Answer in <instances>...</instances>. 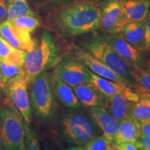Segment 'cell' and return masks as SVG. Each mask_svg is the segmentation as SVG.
Masks as SVG:
<instances>
[{
    "mask_svg": "<svg viewBox=\"0 0 150 150\" xmlns=\"http://www.w3.org/2000/svg\"><path fill=\"white\" fill-rule=\"evenodd\" d=\"M101 8L91 1L73 3L61 9L56 19V25L62 34L75 36L99 29Z\"/></svg>",
    "mask_w": 150,
    "mask_h": 150,
    "instance_id": "obj_1",
    "label": "cell"
},
{
    "mask_svg": "<svg viewBox=\"0 0 150 150\" xmlns=\"http://www.w3.org/2000/svg\"><path fill=\"white\" fill-rule=\"evenodd\" d=\"M60 61V52L53 37L47 31H42L39 42L26 55L24 69L28 84L37 75L55 67Z\"/></svg>",
    "mask_w": 150,
    "mask_h": 150,
    "instance_id": "obj_2",
    "label": "cell"
},
{
    "mask_svg": "<svg viewBox=\"0 0 150 150\" xmlns=\"http://www.w3.org/2000/svg\"><path fill=\"white\" fill-rule=\"evenodd\" d=\"M70 108L63 114L61 120L63 136L67 142L84 146L88 142L102 134V131L85 112Z\"/></svg>",
    "mask_w": 150,
    "mask_h": 150,
    "instance_id": "obj_3",
    "label": "cell"
},
{
    "mask_svg": "<svg viewBox=\"0 0 150 150\" xmlns=\"http://www.w3.org/2000/svg\"><path fill=\"white\" fill-rule=\"evenodd\" d=\"M0 143L5 150H24L23 117L10 102L0 106Z\"/></svg>",
    "mask_w": 150,
    "mask_h": 150,
    "instance_id": "obj_4",
    "label": "cell"
},
{
    "mask_svg": "<svg viewBox=\"0 0 150 150\" xmlns=\"http://www.w3.org/2000/svg\"><path fill=\"white\" fill-rule=\"evenodd\" d=\"M82 48L125 79L130 87L134 85L131 68L103 35H93L84 41Z\"/></svg>",
    "mask_w": 150,
    "mask_h": 150,
    "instance_id": "obj_5",
    "label": "cell"
},
{
    "mask_svg": "<svg viewBox=\"0 0 150 150\" xmlns=\"http://www.w3.org/2000/svg\"><path fill=\"white\" fill-rule=\"evenodd\" d=\"M30 103L32 112L43 120L50 119L55 112L54 98L50 74L44 72L37 75L30 83Z\"/></svg>",
    "mask_w": 150,
    "mask_h": 150,
    "instance_id": "obj_6",
    "label": "cell"
},
{
    "mask_svg": "<svg viewBox=\"0 0 150 150\" xmlns=\"http://www.w3.org/2000/svg\"><path fill=\"white\" fill-rule=\"evenodd\" d=\"M4 90L8 102L20 112L24 122L29 125L32 120V110L26 76L9 81L5 84Z\"/></svg>",
    "mask_w": 150,
    "mask_h": 150,
    "instance_id": "obj_7",
    "label": "cell"
},
{
    "mask_svg": "<svg viewBox=\"0 0 150 150\" xmlns=\"http://www.w3.org/2000/svg\"><path fill=\"white\" fill-rule=\"evenodd\" d=\"M90 70L74 56L61 60L55 66L54 74L71 87L88 83Z\"/></svg>",
    "mask_w": 150,
    "mask_h": 150,
    "instance_id": "obj_8",
    "label": "cell"
},
{
    "mask_svg": "<svg viewBox=\"0 0 150 150\" xmlns=\"http://www.w3.org/2000/svg\"><path fill=\"white\" fill-rule=\"evenodd\" d=\"M70 52L72 53V56L81 62L91 70V72L101 77L125 83L128 86H130L125 79L118 75L117 73L99 60L95 59L94 56L82 47H79L76 45H72L70 46Z\"/></svg>",
    "mask_w": 150,
    "mask_h": 150,
    "instance_id": "obj_9",
    "label": "cell"
},
{
    "mask_svg": "<svg viewBox=\"0 0 150 150\" xmlns=\"http://www.w3.org/2000/svg\"><path fill=\"white\" fill-rule=\"evenodd\" d=\"M125 0H112L105 4L101 9L99 27L106 33H120L122 25L123 4Z\"/></svg>",
    "mask_w": 150,
    "mask_h": 150,
    "instance_id": "obj_10",
    "label": "cell"
},
{
    "mask_svg": "<svg viewBox=\"0 0 150 150\" xmlns=\"http://www.w3.org/2000/svg\"><path fill=\"white\" fill-rule=\"evenodd\" d=\"M31 33L17 27L10 20L0 23V35L11 46L25 52L31 51L36 44Z\"/></svg>",
    "mask_w": 150,
    "mask_h": 150,
    "instance_id": "obj_11",
    "label": "cell"
},
{
    "mask_svg": "<svg viewBox=\"0 0 150 150\" xmlns=\"http://www.w3.org/2000/svg\"><path fill=\"white\" fill-rule=\"evenodd\" d=\"M90 75L89 83L93 84L106 97L115 94H122L129 101L133 102H137L140 98L139 94L126 84L101 77L91 72H90Z\"/></svg>",
    "mask_w": 150,
    "mask_h": 150,
    "instance_id": "obj_12",
    "label": "cell"
},
{
    "mask_svg": "<svg viewBox=\"0 0 150 150\" xmlns=\"http://www.w3.org/2000/svg\"><path fill=\"white\" fill-rule=\"evenodd\" d=\"M104 38L109 42L130 68L140 66L142 56L140 51L127 42L118 33H105Z\"/></svg>",
    "mask_w": 150,
    "mask_h": 150,
    "instance_id": "obj_13",
    "label": "cell"
},
{
    "mask_svg": "<svg viewBox=\"0 0 150 150\" xmlns=\"http://www.w3.org/2000/svg\"><path fill=\"white\" fill-rule=\"evenodd\" d=\"M90 113L102 134L113 142L118 132L119 122L104 107L90 108Z\"/></svg>",
    "mask_w": 150,
    "mask_h": 150,
    "instance_id": "obj_14",
    "label": "cell"
},
{
    "mask_svg": "<svg viewBox=\"0 0 150 150\" xmlns=\"http://www.w3.org/2000/svg\"><path fill=\"white\" fill-rule=\"evenodd\" d=\"M50 80L54 98L60 104L72 109L81 108V104L76 98L72 87L60 79L54 73L50 74Z\"/></svg>",
    "mask_w": 150,
    "mask_h": 150,
    "instance_id": "obj_15",
    "label": "cell"
},
{
    "mask_svg": "<svg viewBox=\"0 0 150 150\" xmlns=\"http://www.w3.org/2000/svg\"><path fill=\"white\" fill-rule=\"evenodd\" d=\"M72 88L81 105L88 108H104L106 102V97L93 84L88 82L75 86Z\"/></svg>",
    "mask_w": 150,
    "mask_h": 150,
    "instance_id": "obj_16",
    "label": "cell"
},
{
    "mask_svg": "<svg viewBox=\"0 0 150 150\" xmlns=\"http://www.w3.org/2000/svg\"><path fill=\"white\" fill-rule=\"evenodd\" d=\"M149 0H125L122 12L123 27L131 22L145 21L149 13Z\"/></svg>",
    "mask_w": 150,
    "mask_h": 150,
    "instance_id": "obj_17",
    "label": "cell"
},
{
    "mask_svg": "<svg viewBox=\"0 0 150 150\" xmlns=\"http://www.w3.org/2000/svg\"><path fill=\"white\" fill-rule=\"evenodd\" d=\"M132 104L133 102L129 101L122 94H115L106 97L104 108L120 122L131 116Z\"/></svg>",
    "mask_w": 150,
    "mask_h": 150,
    "instance_id": "obj_18",
    "label": "cell"
},
{
    "mask_svg": "<svg viewBox=\"0 0 150 150\" xmlns=\"http://www.w3.org/2000/svg\"><path fill=\"white\" fill-rule=\"evenodd\" d=\"M140 135L139 122L132 116H129L119 122L118 132L113 143L137 141Z\"/></svg>",
    "mask_w": 150,
    "mask_h": 150,
    "instance_id": "obj_19",
    "label": "cell"
},
{
    "mask_svg": "<svg viewBox=\"0 0 150 150\" xmlns=\"http://www.w3.org/2000/svg\"><path fill=\"white\" fill-rule=\"evenodd\" d=\"M118 34L139 51L145 50L144 22H131L127 24L124 27L122 32Z\"/></svg>",
    "mask_w": 150,
    "mask_h": 150,
    "instance_id": "obj_20",
    "label": "cell"
},
{
    "mask_svg": "<svg viewBox=\"0 0 150 150\" xmlns=\"http://www.w3.org/2000/svg\"><path fill=\"white\" fill-rule=\"evenodd\" d=\"M27 52L13 47L0 35V56L8 63L24 66Z\"/></svg>",
    "mask_w": 150,
    "mask_h": 150,
    "instance_id": "obj_21",
    "label": "cell"
},
{
    "mask_svg": "<svg viewBox=\"0 0 150 150\" xmlns=\"http://www.w3.org/2000/svg\"><path fill=\"white\" fill-rule=\"evenodd\" d=\"M131 75L139 95L150 98V69L140 66L133 67L131 68Z\"/></svg>",
    "mask_w": 150,
    "mask_h": 150,
    "instance_id": "obj_22",
    "label": "cell"
},
{
    "mask_svg": "<svg viewBox=\"0 0 150 150\" xmlns=\"http://www.w3.org/2000/svg\"><path fill=\"white\" fill-rule=\"evenodd\" d=\"M6 1L8 7L6 20H13L23 16H35L27 0H6Z\"/></svg>",
    "mask_w": 150,
    "mask_h": 150,
    "instance_id": "obj_23",
    "label": "cell"
},
{
    "mask_svg": "<svg viewBox=\"0 0 150 150\" xmlns=\"http://www.w3.org/2000/svg\"><path fill=\"white\" fill-rule=\"evenodd\" d=\"M131 116L138 121L150 120V98L140 96L137 102H133Z\"/></svg>",
    "mask_w": 150,
    "mask_h": 150,
    "instance_id": "obj_24",
    "label": "cell"
},
{
    "mask_svg": "<svg viewBox=\"0 0 150 150\" xmlns=\"http://www.w3.org/2000/svg\"><path fill=\"white\" fill-rule=\"evenodd\" d=\"M0 73L4 84L11 80L26 76L24 66L6 63L2 60L0 61Z\"/></svg>",
    "mask_w": 150,
    "mask_h": 150,
    "instance_id": "obj_25",
    "label": "cell"
},
{
    "mask_svg": "<svg viewBox=\"0 0 150 150\" xmlns=\"http://www.w3.org/2000/svg\"><path fill=\"white\" fill-rule=\"evenodd\" d=\"M14 25L20 29L32 33L40 26V22L35 16H23L10 20Z\"/></svg>",
    "mask_w": 150,
    "mask_h": 150,
    "instance_id": "obj_26",
    "label": "cell"
},
{
    "mask_svg": "<svg viewBox=\"0 0 150 150\" xmlns=\"http://www.w3.org/2000/svg\"><path fill=\"white\" fill-rule=\"evenodd\" d=\"M112 142L102 134L93 138L83 147L87 150H105Z\"/></svg>",
    "mask_w": 150,
    "mask_h": 150,
    "instance_id": "obj_27",
    "label": "cell"
},
{
    "mask_svg": "<svg viewBox=\"0 0 150 150\" xmlns=\"http://www.w3.org/2000/svg\"><path fill=\"white\" fill-rule=\"evenodd\" d=\"M25 127V149L24 150H41L40 144L35 133L24 123Z\"/></svg>",
    "mask_w": 150,
    "mask_h": 150,
    "instance_id": "obj_28",
    "label": "cell"
},
{
    "mask_svg": "<svg viewBox=\"0 0 150 150\" xmlns=\"http://www.w3.org/2000/svg\"><path fill=\"white\" fill-rule=\"evenodd\" d=\"M112 147L114 150H138L140 149L138 140L134 142H127L120 144H115L112 142Z\"/></svg>",
    "mask_w": 150,
    "mask_h": 150,
    "instance_id": "obj_29",
    "label": "cell"
},
{
    "mask_svg": "<svg viewBox=\"0 0 150 150\" xmlns=\"http://www.w3.org/2000/svg\"><path fill=\"white\" fill-rule=\"evenodd\" d=\"M145 26V50L150 51V11H149L147 18L144 21Z\"/></svg>",
    "mask_w": 150,
    "mask_h": 150,
    "instance_id": "obj_30",
    "label": "cell"
},
{
    "mask_svg": "<svg viewBox=\"0 0 150 150\" xmlns=\"http://www.w3.org/2000/svg\"><path fill=\"white\" fill-rule=\"evenodd\" d=\"M141 135L150 138V120L138 121Z\"/></svg>",
    "mask_w": 150,
    "mask_h": 150,
    "instance_id": "obj_31",
    "label": "cell"
},
{
    "mask_svg": "<svg viewBox=\"0 0 150 150\" xmlns=\"http://www.w3.org/2000/svg\"><path fill=\"white\" fill-rule=\"evenodd\" d=\"M140 150H150V138L140 135L138 139Z\"/></svg>",
    "mask_w": 150,
    "mask_h": 150,
    "instance_id": "obj_32",
    "label": "cell"
},
{
    "mask_svg": "<svg viewBox=\"0 0 150 150\" xmlns=\"http://www.w3.org/2000/svg\"><path fill=\"white\" fill-rule=\"evenodd\" d=\"M7 10L8 7L6 0H0V23L6 20Z\"/></svg>",
    "mask_w": 150,
    "mask_h": 150,
    "instance_id": "obj_33",
    "label": "cell"
},
{
    "mask_svg": "<svg viewBox=\"0 0 150 150\" xmlns=\"http://www.w3.org/2000/svg\"><path fill=\"white\" fill-rule=\"evenodd\" d=\"M66 150H87V149H86L83 146L76 145V146H72V147L67 148Z\"/></svg>",
    "mask_w": 150,
    "mask_h": 150,
    "instance_id": "obj_34",
    "label": "cell"
},
{
    "mask_svg": "<svg viewBox=\"0 0 150 150\" xmlns=\"http://www.w3.org/2000/svg\"><path fill=\"white\" fill-rule=\"evenodd\" d=\"M4 86H5L3 78H2V76H1V73H0V90L4 89Z\"/></svg>",
    "mask_w": 150,
    "mask_h": 150,
    "instance_id": "obj_35",
    "label": "cell"
},
{
    "mask_svg": "<svg viewBox=\"0 0 150 150\" xmlns=\"http://www.w3.org/2000/svg\"><path fill=\"white\" fill-rule=\"evenodd\" d=\"M112 143L110 144V145H108V147H107V148H106V149H105V150H114L113 147H112Z\"/></svg>",
    "mask_w": 150,
    "mask_h": 150,
    "instance_id": "obj_36",
    "label": "cell"
},
{
    "mask_svg": "<svg viewBox=\"0 0 150 150\" xmlns=\"http://www.w3.org/2000/svg\"><path fill=\"white\" fill-rule=\"evenodd\" d=\"M0 150H4V148L3 147V146L1 145V143H0Z\"/></svg>",
    "mask_w": 150,
    "mask_h": 150,
    "instance_id": "obj_37",
    "label": "cell"
},
{
    "mask_svg": "<svg viewBox=\"0 0 150 150\" xmlns=\"http://www.w3.org/2000/svg\"><path fill=\"white\" fill-rule=\"evenodd\" d=\"M0 61H1V56H0Z\"/></svg>",
    "mask_w": 150,
    "mask_h": 150,
    "instance_id": "obj_38",
    "label": "cell"
},
{
    "mask_svg": "<svg viewBox=\"0 0 150 150\" xmlns=\"http://www.w3.org/2000/svg\"><path fill=\"white\" fill-rule=\"evenodd\" d=\"M149 2H150V0H149ZM149 8H150V4H149Z\"/></svg>",
    "mask_w": 150,
    "mask_h": 150,
    "instance_id": "obj_39",
    "label": "cell"
}]
</instances>
